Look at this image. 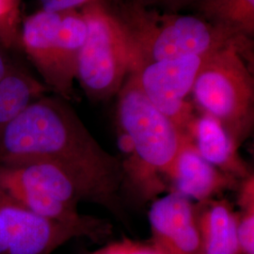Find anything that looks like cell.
I'll return each mask as SVG.
<instances>
[{
	"label": "cell",
	"mask_w": 254,
	"mask_h": 254,
	"mask_svg": "<svg viewBox=\"0 0 254 254\" xmlns=\"http://www.w3.org/2000/svg\"><path fill=\"white\" fill-rule=\"evenodd\" d=\"M46 163L73 182L82 200L123 218V168L68 101L44 95L0 129V165Z\"/></svg>",
	"instance_id": "cell-1"
},
{
	"label": "cell",
	"mask_w": 254,
	"mask_h": 254,
	"mask_svg": "<svg viewBox=\"0 0 254 254\" xmlns=\"http://www.w3.org/2000/svg\"><path fill=\"white\" fill-rule=\"evenodd\" d=\"M127 38L134 69L164 60L210 54L228 46L254 51V40L234 36L195 14L155 9L140 0H103Z\"/></svg>",
	"instance_id": "cell-2"
},
{
	"label": "cell",
	"mask_w": 254,
	"mask_h": 254,
	"mask_svg": "<svg viewBox=\"0 0 254 254\" xmlns=\"http://www.w3.org/2000/svg\"><path fill=\"white\" fill-rule=\"evenodd\" d=\"M254 56L236 46L209 55L191 91L195 109L220 123L239 148L254 131Z\"/></svg>",
	"instance_id": "cell-3"
},
{
	"label": "cell",
	"mask_w": 254,
	"mask_h": 254,
	"mask_svg": "<svg viewBox=\"0 0 254 254\" xmlns=\"http://www.w3.org/2000/svg\"><path fill=\"white\" fill-rule=\"evenodd\" d=\"M88 27L80 9L47 11L27 16L19 31L25 53L49 91L73 100L76 66Z\"/></svg>",
	"instance_id": "cell-4"
},
{
	"label": "cell",
	"mask_w": 254,
	"mask_h": 254,
	"mask_svg": "<svg viewBox=\"0 0 254 254\" xmlns=\"http://www.w3.org/2000/svg\"><path fill=\"white\" fill-rule=\"evenodd\" d=\"M88 33L76 66L77 80L93 102L117 96L134 69V59L127 38L103 0L81 9Z\"/></svg>",
	"instance_id": "cell-5"
},
{
	"label": "cell",
	"mask_w": 254,
	"mask_h": 254,
	"mask_svg": "<svg viewBox=\"0 0 254 254\" xmlns=\"http://www.w3.org/2000/svg\"><path fill=\"white\" fill-rule=\"evenodd\" d=\"M117 97V128L129 136L146 171L167 182L185 134L146 97L133 73H129Z\"/></svg>",
	"instance_id": "cell-6"
},
{
	"label": "cell",
	"mask_w": 254,
	"mask_h": 254,
	"mask_svg": "<svg viewBox=\"0 0 254 254\" xmlns=\"http://www.w3.org/2000/svg\"><path fill=\"white\" fill-rule=\"evenodd\" d=\"M210 54L154 62L131 72L146 97L184 134L197 112L189 100L192 87Z\"/></svg>",
	"instance_id": "cell-7"
},
{
	"label": "cell",
	"mask_w": 254,
	"mask_h": 254,
	"mask_svg": "<svg viewBox=\"0 0 254 254\" xmlns=\"http://www.w3.org/2000/svg\"><path fill=\"white\" fill-rule=\"evenodd\" d=\"M0 212L5 229L2 254H51L73 238H88L78 228L31 212L1 188Z\"/></svg>",
	"instance_id": "cell-8"
},
{
	"label": "cell",
	"mask_w": 254,
	"mask_h": 254,
	"mask_svg": "<svg viewBox=\"0 0 254 254\" xmlns=\"http://www.w3.org/2000/svg\"><path fill=\"white\" fill-rule=\"evenodd\" d=\"M152 244L162 254H200L196 203L173 191L153 200L148 213Z\"/></svg>",
	"instance_id": "cell-9"
},
{
	"label": "cell",
	"mask_w": 254,
	"mask_h": 254,
	"mask_svg": "<svg viewBox=\"0 0 254 254\" xmlns=\"http://www.w3.org/2000/svg\"><path fill=\"white\" fill-rule=\"evenodd\" d=\"M169 190L199 203L236 190L240 180L222 173L203 159L185 134L181 147L167 174Z\"/></svg>",
	"instance_id": "cell-10"
},
{
	"label": "cell",
	"mask_w": 254,
	"mask_h": 254,
	"mask_svg": "<svg viewBox=\"0 0 254 254\" xmlns=\"http://www.w3.org/2000/svg\"><path fill=\"white\" fill-rule=\"evenodd\" d=\"M185 134L200 156L222 173L237 180L253 173L239 154V147L217 120L197 111Z\"/></svg>",
	"instance_id": "cell-11"
},
{
	"label": "cell",
	"mask_w": 254,
	"mask_h": 254,
	"mask_svg": "<svg viewBox=\"0 0 254 254\" xmlns=\"http://www.w3.org/2000/svg\"><path fill=\"white\" fill-rule=\"evenodd\" d=\"M196 210L200 254H240L234 205L226 199L215 198L196 203Z\"/></svg>",
	"instance_id": "cell-12"
},
{
	"label": "cell",
	"mask_w": 254,
	"mask_h": 254,
	"mask_svg": "<svg viewBox=\"0 0 254 254\" xmlns=\"http://www.w3.org/2000/svg\"><path fill=\"white\" fill-rule=\"evenodd\" d=\"M188 9L234 36L254 40V0H193Z\"/></svg>",
	"instance_id": "cell-13"
},
{
	"label": "cell",
	"mask_w": 254,
	"mask_h": 254,
	"mask_svg": "<svg viewBox=\"0 0 254 254\" xmlns=\"http://www.w3.org/2000/svg\"><path fill=\"white\" fill-rule=\"evenodd\" d=\"M48 91L43 82L16 66L0 79V129Z\"/></svg>",
	"instance_id": "cell-14"
},
{
	"label": "cell",
	"mask_w": 254,
	"mask_h": 254,
	"mask_svg": "<svg viewBox=\"0 0 254 254\" xmlns=\"http://www.w3.org/2000/svg\"><path fill=\"white\" fill-rule=\"evenodd\" d=\"M237 191V238L240 254H254V175L240 180Z\"/></svg>",
	"instance_id": "cell-15"
},
{
	"label": "cell",
	"mask_w": 254,
	"mask_h": 254,
	"mask_svg": "<svg viewBox=\"0 0 254 254\" xmlns=\"http://www.w3.org/2000/svg\"><path fill=\"white\" fill-rule=\"evenodd\" d=\"M19 1L0 0V45L7 49L19 42Z\"/></svg>",
	"instance_id": "cell-16"
},
{
	"label": "cell",
	"mask_w": 254,
	"mask_h": 254,
	"mask_svg": "<svg viewBox=\"0 0 254 254\" xmlns=\"http://www.w3.org/2000/svg\"><path fill=\"white\" fill-rule=\"evenodd\" d=\"M91 254H162L152 242H142L131 238H122L107 244Z\"/></svg>",
	"instance_id": "cell-17"
},
{
	"label": "cell",
	"mask_w": 254,
	"mask_h": 254,
	"mask_svg": "<svg viewBox=\"0 0 254 254\" xmlns=\"http://www.w3.org/2000/svg\"><path fill=\"white\" fill-rule=\"evenodd\" d=\"M99 0H39L42 9L47 11H64L81 9L85 6Z\"/></svg>",
	"instance_id": "cell-18"
},
{
	"label": "cell",
	"mask_w": 254,
	"mask_h": 254,
	"mask_svg": "<svg viewBox=\"0 0 254 254\" xmlns=\"http://www.w3.org/2000/svg\"><path fill=\"white\" fill-rule=\"evenodd\" d=\"M144 5L171 12H181L189 9L193 0H140Z\"/></svg>",
	"instance_id": "cell-19"
},
{
	"label": "cell",
	"mask_w": 254,
	"mask_h": 254,
	"mask_svg": "<svg viewBox=\"0 0 254 254\" xmlns=\"http://www.w3.org/2000/svg\"><path fill=\"white\" fill-rule=\"evenodd\" d=\"M16 66L8 54V49L0 45V79L10 73Z\"/></svg>",
	"instance_id": "cell-20"
}]
</instances>
